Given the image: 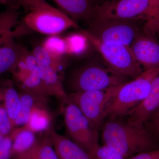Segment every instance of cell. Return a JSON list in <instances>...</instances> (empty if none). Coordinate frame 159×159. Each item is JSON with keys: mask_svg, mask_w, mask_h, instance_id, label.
<instances>
[{"mask_svg": "<svg viewBox=\"0 0 159 159\" xmlns=\"http://www.w3.org/2000/svg\"><path fill=\"white\" fill-rule=\"evenodd\" d=\"M103 145L125 158L137 154L159 149V143L145 123L127 119H111L102 131Z\"/></svg>", "mask_w": 159, "mask_h": 159, "instance_id": "1", "label": "cell"}, {"mask_svg": "<svg viewBox=\"0 0 159 159\" xmlns=\"http://www.w3.org/2000/svg\"><path fill=\"white\" fill-rule=\"evenodd\" d=\"M158 74L159 68L145 70L133 80L119 86L116 93L106 111V116L111 119L128 116L147 97L152 80Z\"/></svg>", "mask_w": 159, "mask_h": 159, "instance_id": "2", "label": "cell"}, {"mask_svg": "<svg viewBox=\"0 0 159 159\" xmlns=\"http://www.w3.org/2000/svg\"><path fill=\"white\" fill-rule=\"evenodd\" d=\"M26 11L27 14L20 26L29 30L53 35L78 28L77 23L69 16L44 0H30Z\"/></svg>", "mask_w": 159, "mask_h": 159, "instance_id": "3", "label": "cell"}, {"mask_svg": "<svg viewBox=\"0 0 159 159\" xmlns=\"http://www.w3.org/2000/svg\"><path fill=\"white\" fill-rule=\"evenodd\" d=\"M81 32L101 54L108 68L115 73L134 79L143 73L142 67L135 59L129 47L107 44L101 42L86 30Z\"/></svg>", "mask_w": 159, "mask_h": 159, "instance_id": "4", "label": "cell"}, {"mask_svg": "<svg viewBox=\"0 0 159 159\" xmlns=\"http://www.w3.org/2000/svg\"><path fill=\"white\" fill-rule=\"evenodd\" d=\"M126 77L94 64L86 65L74 72L69 81L74 92L102 90L125 83Z\"/></svg>", "mask_w": 159, "mask_h": 159, "instance_id": "5", "label": "cell"}, {"mask_svg": "<svg viewBox=\"0 0 159 159\" xmlns=\"http://www.w3.org/2000/svg\"><path fill=\"white\" fill-rule=\"evenodd\" d=\"M132 20L94 18L85 30L104 43L129 47L139 31Z\"/></svg>", "mask_w": 159, "mask_h": 159, "instance_id": "6", "label": "cell"}, {"mask_svg": "<svg viewBox=\"0 0 159 159\" xmlns=\"http://www.w3.org/2000/svg\"><path fill=\"white\" fill-rule=\"evenodd\" d=\"M118 86L102 90L67 94L66 102L77 105L91 125L98 130L106 117V111L116 93Z\"/></svg>", "mask_w": 159, "mask_h": 159, "instance_id": "7", "label": "cell"}, {"mask_svg": "<svg viewBox=\"0 0 159 159\" xmlns=\"http://www.w3.org/2000/svg\"><path fill=\"white\" fill-rule=\"evenodd\" d=\"M64 110L65 122L71 140L89 152L98 145V130L91 125L79 107L66 102Z\"/></svg>", "mask_w": 159, "mask_h": 159, "instance_id": "8", "label": "cell"}, {"mask_svg": "<svg viewBox=\"0 0 159 159\" xmlns=\"http://www.w3.org/2000/svg\"><path fill=\"white\" fill-rule=\"evenodd\" d=\"M149 11V0H113L97 6L94 18L134 20L140 16L145 17Z\"/></svg>", "mask_w": 159, "mask_h": 159, "instance_id": "9", "label": "cell"}, {"mask_svg": "<svg viewBox=\"0 0 159 159\" xmlns=\"http://www.w3.org/2000/svg\"><path fill=\"white\" fill-rule=\"evenodd\" d=\"M135 59L145 70L159 68V44L144 31H139L129 46Z\"/></svg>", "mask_w": 159, "mask_h": 159, "instance_id": "10", "label": "cell"}, {"mask_svg": "<svg viewBox=\"0 0 159 159\" xmlns=\"http://www.w3.org/2000/svg\"><path fill=\"white\" fill-rule=\"evenodd\" d=\"M159 109V74L152 83L147 97L129 115L128 119L146 123Z\"/></svg>", "mask_w": 159, "mask_h": 159, "instance_id": "11", "label": "cell"}, {"mask_svg": "<svg viewBox=\"0 0 159 159\" xmlns=\"http://www.w3.org/2000/svg\"><path fill=\"white\" fill-rule=\"evenodd\" d=\"M48 131L59 159H92L89 152L72 140L57 133L53 128Z\"/></svg>", "mask_w": 159, "mask_h": 159, "instance_id": "12", "label": "cell"}, {"mask_svg": "<svg viewBox=\"0 0 159 159\" xmlns=\"http://www.w3.org/2000/svg\"><path fill=\"white\" fill-rule=\"evenodd\" d=\"M24 48L15 41L13 38L7 34L0 39V76L7 72H13Z\"/></svg>", "mask_w": 159, "mask_h": 159, "instance_id": "13", "label": "cell"}, {"mask_svg": "<svg viewBox=\"0 0 159 159\" xmlns=\"http://www.w3.org/2000/svg\"><path fill=\"white\" fill-rule=\"evenodd\" d=\"M74 20L90 21L96 16V7L92 0H52Z\"/></svg>", "mask_w": 159, "mask_h": 159, "instance_id": "14", "label": "cell"}, {"mask_svg": "<svg viewBox=\"0 0 159 159\" xmlns=\"http://www.w3.org/2000/svg\"><path fill=\"white\" fill-rule=\"evenodd\" d=\"M0 101L7 111L13 128L20 111L21 103L19 93L13 83L9 79H0Z\"/></svg>", "mask_w": 159, "mask_h": 159, "instance_id": "15", "label": "cell"}, {"mask_svg": "<svg viewBox=\"0 0 159 159\" xmlns=\"http://www.w3.org/2000/svg\"><path fill=\"white\" fill-rule=\"evenodd\" d=\"M44 88L48 96H54L67 102V93L59 73L50 66L39 67Z\"/></svg>", "mask_w": 159, "mask_h": 159, "instance_id": "16", "label": "cell"}, {"mask_svg": "<svg viewBox=\"0 0 159 159\" xmlns=\"http://www.w3.org/2000/svg\"><path fill=\"white\" fill-rule=\"evenodd\" d=\"M20 111L14 124V128L24 126L28 123L33 109L38 105H45L47 97L21 90L20 92Z\"/></svg>", "mask_w": 159, "mask_h": 159, "instance_id": "17", "label": "cell"}, {"mask_svg": "<svg viewBox=\"0 0 159 159\" xmlns=\"http://www.w3.org/2000/svg\"><path fill=\"white\" fill-rule=\"evenodd\" d=\"M10 134L13 141L12 158L30 150L38 142L35 133L25 126L13 129Z\"/></svg>", "mask_w": 159, "mask_h": 159, "instance_id": "18", "label": "cell"}, {"mask_svg": "<svg viewBox=\"0 0 159 159\" xmlns=\"http://www.w3.org/2000/svg\"><path fill=\"white\" fill-rule=\"evenodd\" d=\"M51 118L45 105H38L33 109L28 123L24 126L34 133L48 130L50 127Z\"/></svg>", "mask_w": 159, "mask_h": 159, "instance_id": "19", "label": "cell"}, {"mask_svg": "<svg viewBox=\"0 0 159 159\" xmlns=\"http://www.w3.org/2000/svg\"><path fill=\"white\" fill-rule=\"evenodd\" d=\"M21 83L22 90L48 97L43 85L41 72L37 66Z\"/></svg>", "mask_w": 159, "mask_h": 159, "instance_id": "20", "label": "cell"}, {"mask_svg": "<svg viewBox=\"0 0 159 159\" xmlns=\"http://www.w3.org/2000/svg\"><path fill=\"white\" fill-rule=\"evenodd\" d=\"M66 46V54L79 56L85 53L90 43L89 39L81 32L70 34L64 38Z\"/></svg>", "mask_w": 159, "mask_h": 159, "instance_id": "21", "label": "cell"}, {"mask_svg": "<svg viewBox=\"0 0 159 159\" xmlns=\"http://www.w3.org/2000/svg\"><path fill=\"white\" fill-rule=\"evenodd\" d=\"M32 53L36 58L39 67L50 66L58 73L63 68L61 59H56L51 56L42 46L34 47Z\"/></svg>", "mask_w": 159, "mask_h": 159, "instance_id": "22", "label": "cell"}, {"mask_svg": "<svg viewBox=\"0 0 159 159\" xmlns=\"http://www.w3.org/2000/svg\"><path fill=\"white\" fill-rule=\"evenodd\" d=\"M42 46L51 56L56 59H61V57L66 54L65 40L57 35H50Z\"/></svg>", "mask_w": 159, "mask_h": 159, "instance_id": "23", "label": "cell"}, {"mask_svg": "<svg viewBox=\"0 0 159 159\" xmlns=\"http://www.w3.org/2000/svg\"><path fill=\"white\" fill-rule=\"evenodd\" d=\"M20 12L16 9L7 8L6 11L0 12V39L17 24Z\"/></svg>", "mask_w": 159, "mask_h": 159, "instance_id": "24", "label": "cell"}, {"mask_svg": "<svg viewBox=\"0 0 159 159\" xmlns=\"http://www.w3.org/2000/svg\"><path fill=\"white\" fill-rule=\"evenodd\" d=\"M37 157L38 159H59L48 134L38 142Z\"/></svg>", "mask_w": 159, "mask_h": 159, "instance_id": "25", "label": "cell"}, {"mask_svg": "<svg viewBox=\"0 0 159 159\" xmlns=\"http://www.w3.org/2000/svg\"><path fill=\"white\" fill-rule=\"evenodd\" d=\"M92 159H125L124 157L105 145L99 144L89 152Z\"/></svg>", "mask_w": 159, "mask_h": 159, "instance_id": "26", "label": "cell"}, {"mask_svg": "<svg viewBox=\"0 0 159 159\" xmlns=\"http://www.w3.org/2000/svg\"><path fill=\"white\" fill-rule=\"evenodd\" d=\"M144 31L152 37L159 39V9L145 17Z\"/></svg>", "mask_w": 159, "mask_h": 159, "instance_id": "27", "label": "cell"}, {"mask_svg": "<svg viewBox=\"0 0 159 159\" xmlns=\"http://www.w3.org/2000/svg\"><path fill=\"white\" fill-rule=\"evenodd\" d=\"M13 128L5 107L0 101V133L3 135H9Z\"/></svg>", "mask_w": 159, "mask_h": 159, "instance_id": "28", "label": "cell"}, {"mask_svg": "<svg viewBox=\"0 0 159 159\" xmlns=\"http://www.w3.org/2000/svg\"><path fill=\"white\" fill-rule=\"evenodd\" d=\"M12 139L10 134L5 136L0 142V159H11Z\"/></svg>", "mask_w": 159, "mask_h": 159, "instance_id": "29", "label": "cell"}, {"mask_svg": "<svg viewBox=\"0 0 159 159\" xmlns=\"http://www.w3.org/2000/svg\"><path fill=\"white\" fill-rule=\"evenodd\" d=\"M28 2V0H0V5H4L7 8L16 10L21 7L26 10Z\"/></svg>", "mask_w": 159, "mask_h": 159, "instance_id": "30", "label": "cell"}, {"mask_svg": "<svg viewBox=\"0 0 159 159\" xmlns=\"http://www.w3.org/2000/svg\"><path fill=\"white\" fill-rule=\"evenodd\" d=\"M125 159H159V149L137 154Z\"/></svg>", "mask_w": 159, "mask_h": 159, "instance_id": "31", "label": "cell"}, {"mask_svg": "<svg viewBox=\"0 0 159 159\" xmlns=\"http://www.w3.org/2000/svg\"><path fill=\"white\" fill-rule=\"evenodd\" d=\"M148 127V129L159 143V117L151 119Z\"/></svg>", "mask_w": 159, "mask_h": 159, "instance_id": "32", "label": "cell"}, {"mask_svg": "<svg viewBox=\"0 0 159 159\" xmlns=\"http://www.w3.org/2000/svg\"><path fill=\"white\" fill-rule=\"evenodd\" d=\"M30 150L13 157L12 159H38L37 157V144Z\"/></svg>", "mask_w": 159, "mask_h": 159, "instance_id": "33", "label": "cell"}, {"mask_svg": "<svg viewBox=\"0 0 159 159\" xmlns=\"http://www.w3.org/2000/svg\"><path fill=\"white\" fill-rule=\"evenodd\" d=\"M149 11L147 16L159 9V0H149Z\"/></svg>", "mask_w": 159, "mask_h": 159, "instance_id": "34", "label": "cell"}, {"mask_svg": "<svg viewBox=\"0 0 159 159\" xmlns=\"http://www.w3.org/2000/svg\"><path fill=\"white\" fill-rule=\"evenodd\" d=\"M159 117V109L157 111L152 115V116L151 118V119H153V118H157V117Z\"/></svg>", "mask_w": 159, "mask_h": 159, "instance_id": "35", "label": "cell"}, {"mask_svg": "<svg viewBox=\"0 0 159 159\" xmlns=\"http://www.w3.org/2000/svg\"><path fill=\"white\" fill-rule=\"evenodd\" d=\"M5 136L3 135L2 134L0 133V142L2 141V140L3 139V138H4Z\"/></svg>", "mask_w": 159, "mask_h": 159, "instance_id": "36", "label": "cell"}, {"mask_svg": "<svg viewBox=\"0 0 159 159\" xmlns=\"http://www.w3.org/2000/svg\"><path fill=\"white\" fill-rule=\"evenodd\" d=\"M92 1H93H93H94V0H92Z\"/></svg>", "mask_w": 159, "mask_h": 159, "instance_id": "37", "label": "cell"}]
</instances>
